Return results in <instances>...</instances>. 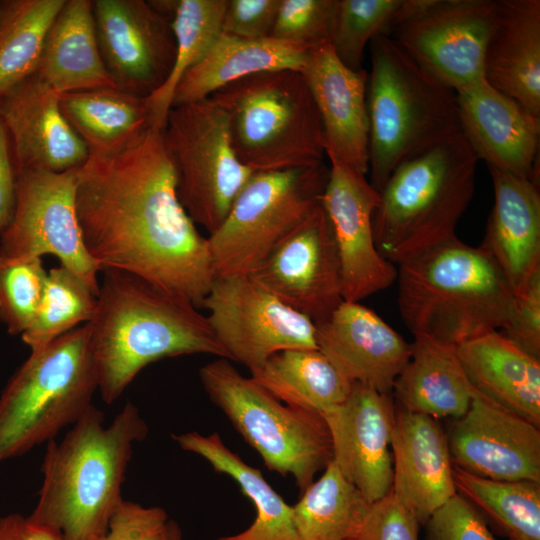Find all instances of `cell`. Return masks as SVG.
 <instances>
[{
    "label": "cell",
    "mask_w": 540,
    "mask_h": 540,
    "mask_svg": "<svg viewBox=\"0 0 540 540\" xmlns=\"http://www.w3.org/2000/svg\"><path fill=\"white\" fill-rule=\"evenodd\" d=\"M478 159L462 133L400 164L373 214L379 253L400 264L454 236L473 198Z\"/></svg>",
    "instance_id": "8992f818"
},
{
    "label": "cell",
    "mask_w": 540,
    "mask_h": 540,
    "mask_svg": "<svg viewBox=\"0 0 540 540\" xmlns=\"http://www.w3.org/2000/svg\"><path fill=\"white\" fill-rule=\"evenodd\" d=\"M59 107L89 155L112 152L152 126L147 98L118 88L61 93Z\"/></svg>",
    "instance_id": "d6a6232c"
},
{
    "label": "cell",
    "mask_w": 540,
    "mask_h": 540,
    "mask_svg": "<svg viewBox=\"0 0 540 540\" xmlns=\"http://www.w3.org/2000/svg\"><path fill=\"white\" fill-rule=\"evenodd\" d=\"M65 0H0V98L33 76Z\"/></svg>",
    "instance_id": "d590c367"
},
{
    "label": "cell",
    "mask_w": 540,
    "mask_h": 540,
    "mask_svg": "<svg viewBox=\"0 0 540 540\" xmlns=\"http://www.w3.org/2000/svg\"><path fill=\"white\" fill-rule=\"evenodd\" d=\"M0 540H64L62 536L28 516L12 513L0 517Z\"/></svg>",
    "instance_id": "c3c4849f"
},
{
    "label": "cell",
    "mask_w": 540,
    "mask_h": 540,
    "mask_svg": "<svg viewBox=\"0 0 540 540\" xmlns=\"http://www.w3.org/2000/svg\"><path fill=\"white\" fill-rule=\"evenodd\" d=\"M503 333L520 349L540 359V271L514 295V306Z\"/></svg>",
    "instance_id": "f6af8a7d"
},
{
    "label": "cell",
    "mask_w": 540,
    "mask_h": 540,
    "mask_svg": "<svg viewBox=\"0 0 540 540\" xmlns=\"http://www.w3.org/2000/svg\"><path fill=\"white\" fill-rule=\"evenodd\" d=\"M96 391L88 323L30 354L0 395V462L55 439L93 405Z\"/></svg>",
    "instance_id": "ba28073f"
},
{
    "label": "cell",
    "mask_w": 540,
    "mask_h": 540,
    "mask_svg": "<svg viewBox=\"0 0 540 540\" xmlns=\"http://www.w3.org/2000/svg\"><path fill=\"white\" fill-rule=\"evenodd\" d=\"M315 324L343 301L336 243L322 204L290 232L251 275Z\"/></svg>",
    "instance_id": "2e32d148"
},
{
    "label": "cell",
    "mask_w": 540,
    "mask_h": 540,
    "mask_svg": "<svg viewBox=\"0 0 540 540\" xmlns=\"http://www.w3.org/2000/svg\"><path fill=\"white\" fill-rule=\"evenodd\" d=\"M102 273L88 327L98 392L106 404L155 361L192 354L227 359L207 317L191 302L122 270Z\"/></svg>",
    "instance_id": "7a4b0ae2"
},
{
    "label": "cell",
    "mask_w": 540,
    "mask_h": 540,
    "mask_svg": "<svg viewBox=\"0 0 540 540\" xmlns=\"http://www.w3.org/2000/svg\"><path fill=\"white\" fill-rule=\"evenodd\" d=\"M163 540H185L182 529L176 521L169 519Z\"/></svg>",
    "instance_id": "681fc988"
},
{
    "label": "cell",
    "mask_w": 540,
    "mask_h": 540,
    "mask_svg": "<svg viewBox=\"0 0 540 540\" xmlns=\"http://www.w3.org/2000/svg\"><path fill=\"white\" fill-rule=\"evenodd\" d=\"M426 540H496L481 514L456 493L427 520Z\"/></svg>",
    "instance_id": "b9f144b4"
},
{
    "label": "cell",
    "mask_w": 540,
    "mask_h": 540,
    "mask_svg": "<svg viewBox=\"0 0 540 540\" xmlns=\"http://www.w3.org/2000/svg\"><path fill=\"white\" fill-rule=\"evenodd\" d=\"M338 0H281L270 38L311 49L330 42Z\"/></svg>",
    "instance_id": "60d3db41"
},
{
    "label": "cell",
    "mask_w": 540,
    "mask_h": 540,
    "mask_svg": "<svg viewBox=\"0 0 540 540\" xmlns=\"http://www.w3.org/2000/svg\"><path fill=\"white\" fill-rule=\"evenodd\" d=\"M494 202L480 246L494 259L514 295L540 271L539 186L488 167Z\"/></svg>",
    "instance_id": "d4e9b609"
},
{
    "label": "cell",
    "mask_w": 540,
    "mask_h": 540,
    "mask_svg": "<svg viewBox=\"0 0 540 540\" xmlns=\"http://www.w3.org/2000/svg\"><path fill=\"white\" fill-rule=\"evenodd\" d=\"M330 166L254 172L208 245L214 278L251 276L321 204Z\"/></svg>",
    "instance_id": "30bf717a"
},
{
    "label": "cell",
    "mask_w": 540,
    "mask_h": 540,
    "mask_svg": "<svg viewBox=\"0 0 540 540\" xmlns=\"http://www.w3.org/2000/svg\"><path fill=\"white\" fill-rule=\"evenodd\" d=\"M48 271L42 258L0 259V322L10 335H22L40 306Z\"/></svg>",
    "instance_id": "ab89813d"
},
{
    "label": "cell",
    "mask_w": 540,
    "mask_h": 540,
    "mask_svg": "<svg viewBox=\"0 0 540 540\" xmlns=\"http://www.w3.org/2000/svg\"><path fill=\"white\" fill-rule=\"evenodd\" d=\"M77 170L18 171L15 212L0 235V259L53 255L97 296L101 270L88 255L80 232L75 206Z\"/></svg>",
    "instance_id": "4fadbf2b"
},
{
    "label": "cell",
    "mask_w": 540,
    "mask_h": 540,
    "mask_svg": "<svg viewBox=\"0 0 540 540\" xmlns=\"http://www.w3.org/2000/svg\"><path fill=\"white\" fill-rule=\"evenodd\" d=\"M484 79L540 117V1L496 0Z\"/></svg>",
    "instance_id": "484cf974"
},
{
    "label": "cell",
    "mask_w": 540,
    "mask_h": 540,
    "mask_svg": "<svg viewBox=\"0 0 540 540\" xmlns=\"http://www.w3.org/2000/svg\"><path fill=\"white\" fill-rule=\"evenodd\" d=\"M403 0H338L330 45L349 69L362 68L364 50L379 34H387Z\"/></svg>",
    "instance_id": "f35d334b"
},
{
    "label": "cell",
    "mask_w": 540,
    "mask_h": 540,
    "mask_svg": "<svg viewBox=\"0 0 540 540\" xmlns=\"http://www.w3.org/2000/svg\"><path fill=\"white\" fill-rule=\"evenodd\" d=\"M162 130L89 155L77 170V219L101 272H128L200 308L214 280L208 239L178 199Z\"/></svg>",
    "instance_id": "6da1fadb"
},
{
    "label": "cell",
    "mask_w": 540,
    "mask_h": 540,
    "mask_svg": "<svg viewBox=\"0 0 540 540\" xmlns=\"http://www.w3.org/2000/svg\"><path fill=\"white\" fill-rule=\"evenodd\" d=\"M17 175L10 135L0 112V235L10 225L15 212Z\"/></svg>",
    "instance_id": "7dc6e473"
},
{
    "label": "cell",
    "mask_w": 540,
    "mask_h": 540,
    "mask_svg": "<svg viewBox=\"0 0 540 540\" xmlns=\"http://www.w3.org/2000/svg\"><path fill=\"white\" fill-rule=\"evenodd\" d=\"M96 306L97 296L77 274L61 264L51 268L34 320L21 335L30 354L42 352L61 335L89 323Z\"/></svg>",
    "instance_id": "74e56055"
},
{
    "label": "cell",
    "mask_w": 540,
    "mask_h": 540,
    "mask_svg": "<svg viewBox=\"0 0 540 540\" xmlns=\"http://www.w3.org/2000/svg\"><path fill=\"white\" fill-rule=\"evenodd\" d=\"M225 113L231 145L253 172L324 162L322 121L298 70H274L236 80L209 97Z\"/></svg>",
    "instance_id": "52a82bcc"
},
{
    "label": "cell",
    "mask_w": 540,
    "mask_h": 540,
    "mask_svg": "<svg viewBox=\"0 0 540 540\" xmlns=\"http://www.w3.org/2000/svg\"><path fill=\"white\" fill-rule=\"evenodd\" d=\"M168 521L161 507L123 500L98 540H163Z\"/></svg>",
    "instance_id": "7bdbcfd3"
},
{
    "label": "cell",
    "mask_w": 540,
    "mask_h": 540,
    "mask_svg": "<svg viewBox=\"0 0 540 540\" xmlns=\"http://www.w3.org/2000/svg\"><path fill=\"white\" fill-rule=\"evenodd\" d=\"M34 75L58 94L117 88L101 58L92 0H65L46 34Z\"/></svg>",
    "instance_id": "83f0119b"
},
{
    "label": "cell",
    "mask_w": 540,
    "mask_h": 540,
    "mask_svg": "<svg viewBox=\"0 0 540 540\" xmlns=\"http://www.w3.org/2000/svg\"><path fill=\"white\" fill-rule=\"evenodd\" d=\"M455 93L460 130L476 158L539 186L540 117L485 79Z\"/></svg>",
    "instance_id": "ffe728a7"
},
{
    "label": "cell",
    "mask_w": 540,
    "mask_h": 540,
    "mask_svg": "<svg viewBox=\"0 0 540 540\" xmlns=\"http://www.w3.org/2000/svg\"><path fill=\"white\" fill-rule=\"evenodd\" d=\"M98 46L116 87L148 98L175 63L172 21L146 0H93Z\"/></svg>",
    "instance_id": "9a60e30c"
},
{
    "label": "cell",
    "mask_w": 540,
    "mask_h": 540,
    "mask_svg": "<svg viewBox=\"0 0 540 540\" xmlns=\"http://www.w3.org/2000/svg\"><path fill=\"white\" fill-rule=\"evenodd\" d=\"M456 492L509 540H540V482L500 481L453 467Z\"/></svg>",
    "instance_id": "e575fe53"
},
{
    "label": "cell",
    "mask_w": 540,
    "mask_h": 540,
    "mask_svg": "<svg viewBox=\"0 0 540 540\" xmlns=\"http://www.w3.org/2000/svg\"><path fill=\"white\" fill-rule=\"evenodd\" d=\"M19 170L62 173L82 166L89 152L63 116L59 94L35 75L0 98Z\"/></svg>",
    "instance_id": "603a6c76"
},
{
    "label": "cell",
    "mask_w": 540,
    "mask_h": 540,
    "mask_svg": "<svg viewBox=\"0 0 540 540\" xmlns=\"http://www.w3.org/2000/svg\"><path fill=\"white\" fill-rule=\"evenodd\" d=\"M148 433L131 402L108 426L92 405L61 441L47 442L38 501L28 517L64 540H98L124 500L121 488L134 444Z\"/></svg>",
    "instance_id": "3957f363"
},
{
    "label": "cell",
    "mask_w": 540,
    "mask_h": 540,
    "mask_svg": "<svg viewBox=\"0 0 540 540\" xmlns=\"http://www.w3.org/2000/svg\"><path fill=\"white\" fill-rule=\"evenodd\" d=\"M228 0H179L172 18L176 57L165 84L147 98L153 127L163 129L182 76L196 65L222 33Z\"/></svg>",
    "instance_id": "8d00e7d4"
},
{
    "label": "cell",
    "mask_w": 540,
    "mask_h": 540,
    "mask_svg": "<svg viewBox=\"0 0 540 540\" xmlns=\"http://www.w3.org/2000/svg\"><path fill=\"white\" fill-rule=\"evenodd\" d=\"M453 466L500 481L540 482V430L473 389L447 435Z\"/></svg>",
    "instance_id": "ac0fdd59"
},
{
    "label": "cell",
    "mask_w": 540,
    "mask_h": 540,
    "mask_svg": "<svg viewBox=\"0 0 540 540\" xmlns=\"http://www.w3.org/2000/svg\"><path fill=\"white\" fill-rule=\"evenodd\" d=\"M172 439L181 449L204 458L214 471L230 476L255 507L256 516L248 528L215 540H298L292 505L272 488L259 469L231 451L218 433L205 436L192 431L173 434Z\"/></svg>",
    "instance_id": "4dcf8cb0"
},
{
    "label": "cell",
    "mask_w": 540,
    "mask_h": 540,
    "mask_svg": "<svg viewBox=\"0 0 540 540\" xmlns=\"http://www.w3.org/2000/svg\"><path fill=\"white\" fill-rule=\"evenodd\" d=\"M308 50L273 38L249 40L221 33L182 76L171 107L205 100L220 88L259 72L300 71Z\"/></svg>",
    "instance_id": "f546056e"
},
{
    "label": "cell",
    "mask_w": 540,
    "mask_h": 540,
    "mask_svg": "<svg viewBox=\"0 0 540 540\" xmlns=\"http://www.w3.org/2000/svg\"><path fill=\"white\" fill-rule=\"evenodd\" d=\"M202 307L227 355L249 371L289 349H318L315 323L251 276L214 278Z\"/></svg>",
    "instance_id": "5bb4252c"
},
{
    "label": "cell",
    "mask_w": 540,
    "mask_h": 540,
    "mask_svg": "<svg viewBox=\"0 0 540 540\" xmlns=\"http://www.w3.org/2000/svg\"><path fill=\"white\" fill-rule=\"evenodd\" d=\"M329 162L321 204L338 251L343 301L360 302L392 285L397 268L379 253L375 243L373 214L380 193L365 175L341 163Z\"/></svg>",
    "instance_id": "e0dca14e"
},
{
    "label": "cell",
    "mask_w": 540,
    "mask_h": 540,
    "mask_svg": "<svg viewBox=\"0 0 540 540\" xmlns=\"http://www.w3.org/2000/svg\"><path fill=\"white\" fill-rule=\"evenodd\" d=\"M281 0H228L222 33L260 40L270 38Z\"/></svg>",
    "instance_id": "bcb514c9"
},
{
    "label": "cell",
    "mask_w": 540,
    "mask_h": 540,
    "mask_svg": "<svg viewBox=\"0 0 540 540\" xmlns=\"http://www.w3.org/2000/svg\"><path fill=\"white\" fill-rule=\"evenodd\" d=\"M318 109L329 161L369 170L368 72L346 67L329 42L307 51L300 69Z\"/></svg>",
    "instance_id": "44dd1931"
},
{
    "label": "cell",
    "mask_w": 540,
    "mask_h": 540,
    "mask_svg": "<svg viewBox=\"0 0 540 540\" xmlns=\"http://www.w3.org/2000/svg\"><path fill=\"white\" fill-rule=\"evenodd\" d=\"M370 44L367 81L370 184L381 191L403 162L460 133L456 93L388 35Z\"/></svg>",
    "instance_id": "5b68a950"
},
{
    "label": "cell",
    "mask_w": 540,
    "mask_h": 540,
    "mask_svg": "<svg viewBox=\"0 0 540 540\" xmlns=\"http://www.w3.org/2000/svg\"><path fill=\"white\" fill-rule=\"evenodd\" d=\"M496 9L495 0H403L386 35L456 92L484 79Z\"/></svg>",
    "instance_id": "7c38bea8"
},
{
    "label": "cell",
    "mask_w": 540,
    "mask_h": 540,
    "mask_svg": "<svg viewBox=\"0 0 540 540\" xmlns=\"http://www.w3.org/2000/svg\"><path fill=\"white\" fill-rule=\"evenodd\" d=\"M392 392L398 406L433 418L462 417L473 388L462 367L457 346L425 335H414L410 357Z\"/></svg>",
    "instance_id": "f1b7e54d"
},
{
    "label": "cell",
    "mask_w": 540,
    "mask_h": 540,
    "mask_svg": "<svg viewBox=\"0 0 540 540\" xmlns=\"http://www.w3.org/2000/svg\"><path fill=\"white\" fill-rule=\"evenodd\" d=\"M398 308L414 335L454 344L504 329L514 292L480 245L457 236L398 264Z\"/></svg>",
    "instance_id": "277c9868"
},
{
    "label": "cell",
    "mask_w": 540,
    "mask_h": 540,
    "mask_svg": "<svg viewBox=\"0 0 540 540\" xmlns=\"http://www.w3.org/2000/svg\"><path fill=\"white\" fill-rule=\"evenodd\" d=\"M162 136L182 207L214 233L254 173L233 150L224 111L210 98L171 107Z\"/></svg>",
    "instance_id": "8fae6325"
},
{
    "label": "cell",
    "mask_w": 540,
    "mask_h": 540,
    "mask_svg": "<svg viewBox=\"0 0 540 540\" xmlns=\"http://www.w3.org/2000/svg\"><path fill=\"white\" fill-rule=\"evenodd\" d=\"M293 507L298 540H355L371 507L331 462Z\"/></svg>",
    "instance_id": "836d02e7"
},
{
    "label": "cell",
    "mask_w": 540,
    "mask_h": 540,
    "mask_svg": "<svg viewBox=\"0 0 540 540\" xmlns=\"http://www.w3.org/2000/svg\"><path fill=\"white\" fill-rule=\"evenodd\" d=\"M250 377L282 403L322 415L341 405L353 386L319 349L278 352Z\"/></svg>",
    "instance_id": "1f68e13d"
},
{
    "label": "cell",
    "mask_w": 540,
    "mask_h": 540,
    "mask_svg": "<svg viewBox=\"0 0 540 540\" xmlns=\"http://www.w3.org/2000/svg\"><path fill=\"white\" fill-rule=\"evenodd\" d=\"M420 523L390 492L371 504L355 540H419Z\"/></svg>",
    "instance_id": "ee69618b"
},
{
    "label": "cell",
    "mask_w": 540,
    "mask_h": 540,
    "mask_svg": "<svg viewBox=\"0 0 540 540\" xmlns=\"http://www.w3.org/2000/svg\"><path fill=\"white\" fill-rule=\"evenodd\" d=\"M315 326L318 349L345 377L392 393L410 357L411 344L376 312L360 302L342 301Z\"/></svg>",
    "instance_id": "7402d4cb"
},
{
    "label": "cell",
    "mask_w": 540,
    "mask_h": 540,
    "mask_svg": "<svg viewBox=\"0 0 540 540\" xmlns=\"http://www.w3.org/2000/svg\"><path fill=\"white\" fill-rule=\"evenodd\" d=\"M391 394L353 383L348 398L323 414L332 441V462L371 504L392 488L389 447L396 406Z\"/></svg>",
    "instance_id": "d6986e66"
},
{
    "label": "cell",
    "mask_w": 540,
    "mask_h": 540,
    "mask_svg": "<svg viewBox=\"0 0 540 540\" xmlns=\"http://www.w3.org/2000/svg\"><path fill=\"white\" fill-rule=\"evenodd\" d=\"M199 378L209 399L265 466L291 475L300 493L332 462L331 436L322 414L282 403L225 358L204 365Z\"/></svg>",
    "instance_id": "9c48e42d"
},
{
    "label": "cell",
    "mask_w": 540,
    "mask_h": 540,
    "mask_svg": "<svg viewBox=\"0 0 540 540\" xmlns=\"http://www.w3.org/2000/svg\"><path fill=\"white\" fill-rule=\"evenodd\" d=\"M391 493L425 525L456 492L447 434L433 417L395 408Z\"/></svg>",
    "instance_id": "cb8c5ba5"
},
{
    "label": "cell",
    "mask_w": 540,
    "mask_h": 540,
    "mask_svg": "<svg viewBox=\"0 0 540 540\" xmlns=\"http://www.w3.org/2000/svg\"><path fill=\"white\" fill-rule=\"evenodd\" d=\"M472 388L540 426V360L503 333L490 331L457 346Z\"/></svg>",
    "instance_id": "4316f807"
}]
</instances>
